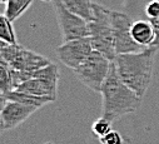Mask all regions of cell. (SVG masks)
I'll use <instances>...</instances> for the list:
<instances>
[{"instance_id":"obj_1","label":"cell","mask_w":159,"mask_h":144,"mask_svg":"<svg viewBox=\"0 0 159 144\" xmlns=\"http://www.w3.org/2000/svg\"><path fill=\"white\" fill-rule=\"evenodd\" d=\"M158 50L159 47L152 45L137 53L119 54L114 60L115 69L120 79L140 98L144 97L150 85L154 58Z\"/></svg>"},{"instance_id":"obj_2","label":"cell","mask_w":159,"mask_h":144,"mask_svg":"<svg viewBox=\"0 0 159 144\" xmlns=\"http://www.w3.org/2000/svg\"><path fill=\"white\" fill-rule=\"evenodd\" d=\"M100 95L103 101L102 115L111 122L134 113L142 103V98L120 79L114 61L102 87Z\"/></svg>"},{"instance_id":"obj_3","label":"cell","mask_w":159,"mask_h":144,"mask_svg":"<svg viewBox=\"0 0 159 144\" xmlns=\"http://www.w3.org/2000/svg\"><path fill=\"white\" fill-rule=\"evenodd\" d=\"M89 37L94 50L102 53L110 61L115 60L116 52L110 9L93 4V19L89 21Z\"/></svg>"},{"instance_id":"obj_4","label":"cell","mask_w":159,"mask_h":144,"mask_svg":"<svg viewBox=\"0 0 159 144\" xmlns=\"http://www.w3.org/2000/svg\"><path fill=\"white\" fill-rule=\"evenodd\" d=\"M111 63L113 61H110L102 53L93 50L87 60L73 71L82 84H84L90 90L100 93L102 87L109 74Z\"/></svg>"},{"instance_id":"obj_5","label":"cell","mask_w":159,"mask_h":144,"mask_svg":"<svg viewBox=\"0 0 159 144\" xmlns=\"http://www.w3.org/2000/svg\"><path fill=\"white\" fill-rule=\"evenodd\" d=\"M0 58L7 61L13 69L20 71H34L52 63L47 56L29 50L18 43L9 44L3 40L0 44Z\"/></svg>"},{"instance_id":"obj_6","label":"cell","mask_w":159,"mask_h":144,"mask_svg":"<svg viewBox=\"0 0 159 144\" xmlns=\"http://www.w3.org/2000/svg\"><path fill=\"white\" fill-rule=\"evenodd\" d=\"M58 24L64 42L89 37V21L70 11L61 0H53Z\"/></svg>"},{"instance_id":"obj_7","label":"cell","mask_w":159,"mask_h":144,"mask_svg":"<svg viewBox=\"0 0 159 144\" xmlns=\"http://www.w3.org/2000/svg\"><path fill=\"white\" fill-rule=\"evenodd\" d=\"M111 25H113V33H114L116 55L137 53L144 49L143 47L137 44L132 37L133 21L127 14L111 10Z\"/></svg>"},{"instance_id":"obj_8","label":"cell","mask_w":159,"mask_h":144,"mask_svg":"<svg viewBox=\"0 0 159 144\" xmlns=\"http://www.w3.org/2000/svg\"><path fill=\"white\" fill-rule=\"evenodd\" d=\"M93 50L94 48L90 37H85L64 42L55 49V53L58 59L65 66L71 70H75L87 60V58L93 53Z\"/></svg>"},{"instance_id":"obj_9","label":"cell","mask_w":159,"mask_h":144,"mask_svg":"<svg viewBox=\"0 0 159 144\" xmlns=\"http://www.w3.org/2000/svg\"><path fill=\"white\" fill-rule=\"evenodd\" d=\"M38 109V106L21 104L19 101H2V112H0L2 130H11L16 128L19 124L24 123L31 114H34Z\"/></svg>"},{"instance_id":"obj_10","label":"cell","mask_w":159,"mask_h":144,"mask_svg":"<svg viewBox=\"0 0 159 144\" xmlns=\"http://www.w3.org/2000/svg\"><path fill=\"white\" fill-rule=\"evenodd\" d=\"M58 83L59 80H50V79H44V78H33L23 84H20L16 90L29 93L36 97H44V98H50L53 100L57 99L58 97Z\"/></svg>"},{"instance_id":"obj_11","label":"cell","mask_w":159,"mask_h":144,"mask_svg":"<svg viewBox=\"0 0 159 144\" xmlns=\"http://www.w3.org/2000/svg\"><path fill=\"white\" fill-rule=\"evenodd\" d=\"M132 37L137 44L148 48L157 43V30L150 20H138L132 25Z\"/></svg>"},{"instance_id":"obj_12","label":"cell","mask_w":159,"mask_h":144,"mask_svg":"<svg viewBox=\"0 0 159 144\" xmlns=\"http://www.w3.org/2000/svg\"><path fill=\"white\" fill-rule=\"evenodd\" d=\"M7 100H13V101H19L21 104H26V105H34L38 108H42L52 101H54L50 98H44V97H36L29 93H24L20 90H10L5 94H2V101H7Z\"/></svg>"},{"instance_id":"obj_13","label":"cell","mask_w":159,"mask_h":144,"mask_svg":"<svg viewBox=\"0 0 159 144\" xmlns=\"http://www.w3.org/2000/svg\"><path fill=\"white\" fill-rule=\"evenodd\" d=\"M61 2L70 11L82 16L87 21L93 19V3L90 0H61Z\"/></svg>"},{"instance_id":"obj_14","label":"cell","mask_w":159,"mask_h":144,"mask_svg":"<svg viewBox=\"0 0 159 144\" xmlns=\"http://www.w3.org/2000/svg\"><path fill=\"white\" fill-rule=\"evenodd\" d=\"M31 3L33 0H8V3L5 4L4 15L13 23L28 10Z\"/></svg>"},{"instance_id":"obj_15","label":"cell","mask_w":159,"mask_h":144,"mask_svg":"<svg viewBox=\"0 0 159 144\" xmlns=\"http://www.w3.org/2000/svg\"><path fill=\"white\" fill-rule=\"evenodd\" d=\"M0 89H2V94L15 89L13 68L4 60H2V63H0Z\"/></svg>"},{"instance_id":"obj_16","label":"cell","mask_w":159,"mask_h":144,"mask_svg":"<svg viewBox=\"0 0 159 144\" xmlns=\"http://www.w3.org/2000/svg\"><path fill=\"white\" fill-rule=\"evenodd\" d=\"M0 39L9 44H16V37L13 29V23L5 15L0 18Z\"/></svg>"},{"instance_id":"obj_17","label":"cell","mask_w":159,"mask_h":144,"mask_svg":"<svg viewBox=\"0 0 159 144\" xmlns=\"http://www.w3.org/2000/svg\"><path fill=\"white\" fill-rule=\"evenodd\" d=\"M111 120H109V119H107L105 117H100V118H98L94 123H93V125H92V130H93V133L98 137V138H102V137H104L105 134H108L110 130H113L111 129Z\"/></svg>"},{"instance_id":"obj_18","label":"cell","mask_w":159,"mask_h":144,"mask_svg":"<svg viewBox=\"0 0 159 144\" xmlns=\"http://www.w3.org/2000/svg\"><path fill=\"white\" fill-rule=\"evenodd\" d=\"M100 144H123V137L116 130H110L104 137L99 138Z\"/></svg>"},{"instance_id":"obj_19","label":"cell","mask_w":159,"mask_h":144,"mask_svg":"<svg viewBox=\"0 0 159 144\" xmlns=\"http://www.w3.org/2000/svg\"><path fill=\"white\" fill-rule=\"evenodd\" d=\"M145 14L150 21L159 19V2L153 0V2L148 3L145 7Z\"/></svg>"},{"instance_id":"obj_20","label":"cell","mask_w":159,"mask_h":144,"mask_svg":"<svg viewBox=\"0 0 159 144\" xmlns=\"http://www.w3.org/2000/svg\"><path fill=\"white\" fill-rule=\"evenodd\" d=\"M152 23H153V25H154V28H155V29H159V19L153 20Z\"/></svg>"},{"instance_id":"obj_21","label":"cell","mask_w":159,"mask_h":144,"mask_svg":"<svg viewBox=\"0 0 159 144\" xmlns=\"http://www.w3.org/2000/svg\"><path fill=\"white\" fill-rule=\"evenodd\" d=\"M155 30H157V43H155V45L159 47V29H155Z\"/></svg>"},{"instance_id":"obj_22","label":"cell","mask_w":159,"mask_h":144,"mask_svg":"<svg viewBox=\"0 0 159 144\" xmlns=\"http://www.w3.org/2000/svg\"><path fill=\"white\" fill-rule=\"evenodd\" d=\"M0 2H2L3 4H7V3H8V0H0Z\"/></svg>"},{"instance_id":"obj_23","label":"cell","mask_w":159,"mask_h":144,"mask_svg":"<svg viewBox=\"0 0 159 144\" xmlns=\"http://www.w3.org/2000/svg\"><path fill=\"white\" fill-rule=\"evenodd\" d=\"M42 2H45V3H50V2H53V0H42Z\"/></svg>"},{"instance_id":"obj_24","label":"cell","mask_w":159,"mask_h":144,"mask_svg":"<svg viewBox=\"0 0 159 144\" xmlns=\"http://www.w3.org/2000/svg\"><path fill=\"white\" fill-rule=\"evenodd\" d=\"M157 2H159V0H157Z\"/></svg>"}]
</instances>
